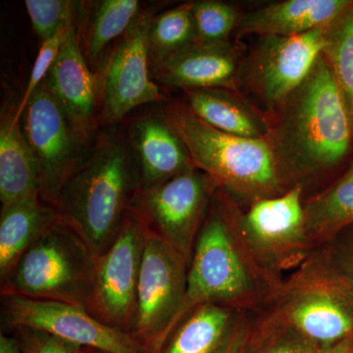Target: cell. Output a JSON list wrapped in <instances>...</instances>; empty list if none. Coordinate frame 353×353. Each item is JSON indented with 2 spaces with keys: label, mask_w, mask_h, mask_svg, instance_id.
I'll return each mask as SVG.
<instances>
[{
  "label": "cell",
  "mask_w": 353,
  "mask_h": 353,
  "mask_svg": "<svg viewBox=\"0 0 353 353\" xmlns=\"http://www.w3.org/2000/svg\"><path fill=\"white\" fill-rule=\"evenodd\" d=\"M329 27L292 37L259 38L241 64L240 83L268 115L307 78L328 41Z\"/></svg>",
  "instance_id": "10"
},
{
  "label": "cell",
  "mask_w": 353,
  "mask_h": 353,
  "mask_svg": "<svg viewBox=\"0 0 353 353\" xmlns=\"http://www.w3.org/2000/svg\"><path fill=\"white\" fill-rule=\"evenodd\" d=\"M245 312L202 304L179 322L159 353H227Z\"/></svg>",
  "instance_id": "19"
},
{
  "label": "cell",
  "mask_w": 353,
  "mask_h": 353,
  "mask_svg": "<svg viewBox=\"0 0 353 353\" xmlns=\"http://www.w3.org/2000/svg\"><path fill=\"white\" fill-rule=\"evenodd\" d=\"M236 208L233 197L218 187L194 243L176 325L202 304H219L245 313L259 310L280 285L253 259L239 229Z\"/></svg>",
  "instance_id": "2"
},
{
  "label": "cell",
  "mask_w": 353,
  "mask_h": 353,
  "mask_svg": "<svg viewBox=\"0 0 353 353\" xmlns=\"http://www.w3.org/2000/svg\"><path fill=\"white\" fill-rule=\"evenodd\" d=\"M24 353H82L83 347L41 330H14Z\"/></svg>",
  "instance_id": "31"
},
{
  "label": "cell",
  "mask_w": 353,
  "mask_h": 353,
  "mask_svg": "<svg viewBox=\"0 0 353 353\" xmlns=\"http://www.w3.org/2000/svg\"><path fill=\"white\" fill-rule=\"evenodd\" d=\"M95 352H97V353H108V352H99V350H95Z\"/></svg>",
  "instance_id": "36"
},
{
  "label": "cell",
  "mask_w": 353,
  "mask_h": 353,
  "mask_svg": "<svg viewBox=\"0 0 353 353\" xmlns=\"http://www.w3.org/2000/svg\"><path fill=\"white\" fill-rule=\"evenodd\" d=\"M152 18L141 14L111 53L101 87L105 122H119L132 109L163 99L150 77L148 34Z\"/></svg>",
  "instance_id": "14"
},
{
  "label": "cell",
  "mask_w": 353,
  "mask_h": 353,
  "mask_svg": "<svg viewBox=\"0 0 353 353\" xmlns=\"http://www.w3.org/2000/svg\"><path fill=\"white\" fill-rule=\"evenodd\" d=\"M218 185L196 166L157 187L139 188L130 213L190 265L197 234Z\"/></svg>",
  "instance_id": "8"
},
{
  "label": "cell",
  "mask_w": 353,
  "mask_h": 353,
  "mask_svg": "<svg viewBox=\"0 0 353 353\" xmlns=\"http://www.w3.org/2000/svg\"><path fill=\"white\" fill-rule=\"evenodd\" d=\"M167 119L183 139L194 166L241 206L288 192L268 141L241 138L209 126L187 106L173 105Z\"/></svg>",
  "instance_id": "4"
},
{
  "label": "cell",
  "mask_w": 353,
  "mask_h": 353,
  "mask_svg": "<svg viewBox=\"0 0 353 353\" xmlns=\"http://www.w3.org/2000/svg\"><path fill=\"white\" fill-rule=\"evenodd\" d=\"M141 188L150 189L194 167L189 150L167 117L146 116L132 128Z\"/></svg>",
  "instance_id": "17"
},
{
  "label": "cell",
  "mask_w": 353,
  "mask_h": 353,
  "mask_svg": "<svg viewBox=\"0 0 353 353\" xmlns=\"http://www.w3.org/2000/svg\"><path fill=\"white\" fill-rule=\"evenodd\" d=\"M73 23H75V21L67 26V27L63 28L53 38L41 43L38 57L34 60V66H32L31 76H30L29 81H28L27 88H26L24 94H23L22 99H21L17 105L16 116H17L18 119L22 118L26 108H27L28 102L31 99L34 90L46 80V77L50 73L51 67L54 64L57 55L59 54L62 44H63L65 39L68 36L70 27H71Z\"/></svg>",
  "instance_id": "30"
},
{
  "label": "cell",
  "mask_w": 353,
  "mask_h": 353,
  "mask_svg": "<svg viewBox=\"0 0 353 353\" xmlns=\"http://www.w3.org/2000/svg\"><path fill=\"white\" fill-rule=\"evenodd\" d=\"M0 353H24L15 336L0 334Z\"/></svg>",
  "instance_id": "34"
},
{
  "label": "cell",
  "mask_w": 353,
  "mask_h": 353,
  "mask_svg": "<svg viewBox=\"0 0 353 353\" xmlns=\"http://www.w3.org/2000/svg\"><path fill=\"white\" fill-rule=\"evenodd\" d=\"M139 188L138 168L124 139L103 134L65 183L57 210L99 256L117 238Z\"/></svg>",
  "instance_id": "3"
},
{
  "label": "cell",
  "mask_w": 353,
  "mask_h": 353,
  "mask_svg": "<svg viewBox=\"0 0 353 353\" xmlns=\"http://www.w3.org/2000/svg\"><path fill=\"white\" fill-rule=\"evenodd\" d=\"M148 41L152 68L183 48L197 43L192 2L176 6L152 18L148 29Z\"/></svg>",
  "instance_id": "25"
},
{
  "label": "cell",
  "mask_w": 353,
  "mask_h": 353,
  "mask_svg": "<svg viewBox=\"0 0 353 353\" xmlns=\"http://www.w3.org/2000/svg\"><path fill=\"white\" fill-rule=\"evenodd\" d=\"M323 55L345 102L353 131V4L330 27Z\"/></svg>",
  "instance_id": "26"
},
{
  "label": "cell",
  "mask_w": 353,
  "mask_h": 353,
  "mask_svg": "<svg viewBox=\"0 0 353 353\" xmlns=\"http://www.w3.org/2000/svg\"><path fill=\"white\" fill-rule=\"evenodd\" d=\"M145 241V229L129 213L112 245L95 259L87 308L99 321L130 334L136 319Z\"/></svg>",
  "instance_id": "12"
},
{
  "label": "cell",
  "mask_w": 353,
  "mask_h": 353,
  "mask_svg": "<svg viewBox=\"0 0 353 353\" xmlns=\"http://www.w3.org/2000/svg\"><path fill=\"white\" fill-rule=\"evenodd\" d=\"M321 353H353V336L341 341L328 350H322Z\"/></svg>",
  "instance_id": "35"
},
{
  "label": "cell",
  "mask_w": 353,
  "mask_h": 353,
  "mask_svg": "<svg viewBox=\"0 0 353 353\" xmlns=\"http://www.w3.org/2000/svg\"><path fill=\"white\" fill-rule=\"evenodd\" d=\"M248 319L245 313L241 318L240 325H239L233 341H232L227 353H245L248 334H250V325H248Z\"/></svg>",
  "instance_id": "33"
},
{
  "label": "cell",
  "mask_w": 353,
  "mask_h": 353,
  "mask_svg": "<svg viewBox=\"0 0 353 353\" xmlns=\"http://www.w3.org/2000/svg\"><path fill=\"white\" fill-rule=\"evenodd\" d=\"M190 112L209 126L241 138L266 139L269 122L266 114L238 90L227 88H203L187 90Z\"/></svg>",
  "instance_id": "20"
},
{
  "label": "cell",
  "mask_w": 353,
  "mask_h": 353,
  "mask_svg": "<svg viewBox=\"0 0 353 353\" xmlns=\"http://www.w3.org/2000/svg\"><path fill=\"white\" fill-rule=\"evenodd\" d=\"M263 308L322 350L353 336V294L324 246L283 279Z\"/></svg>",
  "instance_id": "5"
},
{
  "label": "cell",
  "mask_w": 353,
  "mask_h": 353,
  "mask_svg": "<svg viewBox=\"0 0 353 353\" xmlns=\"http://www.w3.org/2000/svg\"><path fill=\"white\" fill-rule=\"evenodd\" d=\"M7 328L41 330L80 345L108 353H148L132 334L99 321L85 308L60 301L1 296Z\"/></svg>",
  "instance_id": "13"
},
{
  "label": "cell",
  "mask_w": 353,
  "mask_h": 353,
  "mask_svg": "<svg viewBox=\"0 0 353 353\" xmlns=\"http://www.w3.org/2000/svg\"><path fill=\"white\" fill-rule=\"evenodd\" d=\"M137 0H101L95 2L90 15L85 39L88 65L97 63L109 44L124 36L139 17Z\"/></svg>",
  "instance_id": "24"
},
{
  "label": "cell",
  "mask_w": 353,
  "mask_h": 353,
  "mask_svg": "<svg viewBox=\"0 0 353 353\" xmlns=\"http://www.w3.org/2000/svg\"><path fill=\"white\" fill-rule=\"evenodd\" d=\"M353 0H285L241 14L238 31L261 37H292L329 27Z\"/></svg>",
  "instance_id": "18"
},
{
  "label": "cell",
  "mask_w": 353,
  "mask_h": 353,
  "mask_svg": "<svg viewBox=\"0 0 353 353\" xmlns=\"http://www.w3.org/2000/svg\"><path fill=\"white\" fill-rule=\"evenodd\" d=\"M50 92L85 139L94 131L99 83L82 51L76 23L46 78Z\"/></svg>",
  "instance_id": "16"
},
{
  "label": "cell",
  "mask_w": 353,
  "mask_h": 353,
  "mask_svg": "<svg viewBox=\"0 0 353 353\" xmlns=\"http://www.w3.org/2000/svg\"><path fill=\"white\" fill-rule=\"evenodd\" d=\"M23 132L38 165L41 199L57 208L60 192L87 158L83 138L44 80L21 118Z\"/></svg>",
  "instance_id": "11"
},
{
  "label": "cell",
  "mask_w": 353,
  "mask_h": 353,
  "mask_svg": "<svg viewBox=\"0 0 353 353\" xmlns=\"http://www.w3.org/2000/svg\"><path fill=\"white\" fill-rule=\"evenodd\" d=\"M306 228L315 248L353 226V159L331 185L304 201Z\"/></svg>",
  "instance_id": "23"
},
{
  "label": "cell",
  "mask_w": 353,
  "mask_h": 353,
  "mask_svg": "<svg viewBox=\"0 0 353 353\" xmlns=\"http://www.w3.org/2000/svg\"><path fill=\"white\" fill-rule=\"evenodd\" d=\"M250 336L259 343L257 353H321L317 345L267 314H261Z\"/></svg>",
  "instance_id": "28"
},
{
  "label": "cell",
  "mask_w": 353,
  "mask_h": 353,
  "mask_svg": "<svg viewBox=\"0 0 353 353\" xmlns=\"http://www.w3.org/2000/svg\"><path fill=\"white\" fill-rule=\"evenodd\" d=\"M60 218L41 194L2 206L0 215V279L4 280L24 253Z\"/></svg>",
  "instance_id": "21"
},
{
  "label": "cell",
  "mask_w": 353,
  "mask_h": 353,
  "mask_svg": "<svg viewBox=\"0 0 353 353\" xmlns=\"http://www.w3.org/2000/svg\"><path fill=\"white\" fill-rule=\"evenodd\" d=\"M97 255L60 216L1 281V296L60 301L88 308Z\"/></svg>",
  "instance_id": "6"
},
{
  "label": "cell",
  "mask_w": 353,
  "mask_h": 353,
  "mask_svg": "<svg viewBox=\"0 0 353 353\" xmlns=\"http://www.w3.org/2000/svg\"><path fill=\"white\" fill-rule=\"evenodd\" d=\"M266 116V139L288 190L299 185L306 197L350 157V116L323 53L305 81Z\"/></svg>",
  "instance_id": "1"
},
{
  "label": "cell",
  "mask_w": 353,
  "mask_h": 353,
  "mask_svg": "<svg viewBox=\"0 0 353 353\" xmlns=\"http://www.w3.org/2000/svg\"><path fill=\"white\" fill-rule=\"evenodd\" d=\"M304 201L299 185L246 206L236 201L241 236L261 270L278 285L285 272L296 270L315 250L306 228Z\"/></svg>",
  "instance_id": "7"
},
{
  "label": "cell",
  "mask_w": 353,
  "mask_h": 353,
  "mask_svg": "<svg viewBox=\"0 0 353 353\" xmlns=\"http://www.w3.org/2000/svg\"><path fill=\"white\" fill-rule=\"evenodd\" d=\"M17 106L2 114L0 123V201L2 206L41 194L38 165L23 132Z\"/></svg>",
  "instance_id": "22"
},
{
  "label": "cell",
  "mask_w": 353,
  "mask_h": 353,
  "mask_svg": "<svg viewBox=\"0 0 353 353\" xmlns=\"http://www.w3.org/2000/svg\"><path fill=\"white\" fill-rule=\"evenodd\" d=\"M145 232L132 334L148 353H159L185 303L189 263L157 236Z\"/></svg>",
  "instance_id": "9"
},
{
  "label": "cell",
  "mask_w": 353,
  "mask_h": 353,
  "mask_svg": "<svg viewBox=\"0 0 353 353\" xmlns=\"http://www.w3.org/2000/svg\"><path fill=\"white\" fill-rule=\"evenodd\" d=\"M334 266L347 282L353 294V226L343 230L326 245Z\"/></svg>",
  "instance_id": "32"
},
{
  "label": "cell",
  "mask_w": 353,
  "mask_h": 353,
  "mask_svg": "<svg viewBox=\"0 0 353 353\" xmlns=\"http://www.w3.org/2000/svg\"><path fill=\"white\" fill-rule=\"evenodd\" d=\"M243 62L233 44L196 43L153 67L157 79L169 87L187 90L227 88L238 90Z\"/></svg>",
  "instance_id": "15"
},
{
  "label": "cell",
  "mask_w": 353,
  "mask_h": 353,
  "mask_svg": "<svg viewBox=\"0 0 353 353\" xmlns=\"http://www.w3.org/2000/svg\"><path fill=\"white\" fill-rule=\"evenodd\" d=\"M77 2L66 0H26L25 7L41 43L75 21Z\"/></svg>",
  "instance_id": "29"
},
{
  "label": "cell",
  "mask_w": 353,
  "mask_h": 353,
  "mask_svg": "<svg viewBox=\"0 0 353 353\" xmlns=\"http://www.w3.org/2000/svg\"><path fill=\"white\" fill-rule=\"evenodd\" d=\"M196 20L197 43H230V37L238 29L241 14L232 4L217 0L192 2Z\"/></svg>",
  "instance_id": "27"
}]
</instances>
